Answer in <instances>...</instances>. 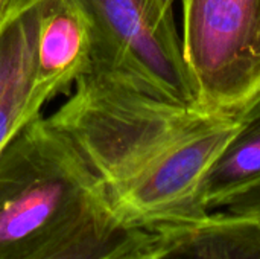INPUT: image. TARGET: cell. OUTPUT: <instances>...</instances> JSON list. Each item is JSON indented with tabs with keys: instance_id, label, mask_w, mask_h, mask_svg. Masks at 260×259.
Wrapping results in <instances>:
<instances>
[{
	"instance_id": "cell-9",
	"label": "cell",
	"mask_w": 260,
	"mask_h": 259,
	"mask_svg": "<svg viewBox=\"0 0 260 259\" xmlns=\"http://www.w3.org/2000/svg\"><path fill=\"white\" fill-rule=\"evenodd\" d=\"M35 2L29 0L20 15L0 37V95L14 73L35 27Z\"/></svg>"
},
{
	"instance_id": "cell-1",
	"label": "cell",
	"mask_w": 260,
	"mask_h": 259,
	"mask_svg": "<svg viewBox=\"0 0 260 259\" xmlns=\"http://www.w3.org/2000/svg\"><path fill=\"white\" fill-rule=\"evenodd\" d=\"M111 209L101 179L41 114L0 153V259L27 255Z\"/></svg>"
},
{
	"instance_id": "cell-2",
	"label": "cell",
	"mask_w": 260,
	"mask_h": 259,
	"mask_svg": "<svg viewBox=\"0 0 260 259\" xmlns=\"http://www.w3.org/2000/svg\"><path fill=\"white\" fill-rule=\"evenodd\" d=\"M241 114V113H239ZM239 114H201L139 172L108 192L126 226L165 232L206 220V177L239 125Z\"/></svg>"
},
{
	"instance_id": "cell-5",
	"label": "cell",
	"mask_w": 260,
	"mask_h": 259,
	"mask_svg": "<svg viewBox=\"0 0 260 259\" xmlns=\"http://www.w3.org/2000/svg\"><path fill=\"white\" fill-rule=\"evenodd\" d=\"M93 67L88 20L75 0H37L32 47V90L46 104Z\"/></svg>"
},
{
	"instance_id": "cell-4",
	"label": "cell",
	"mask_w": 260,
	"mask_h": 259,
	"mask_svg": "<svg viewBox=\"0 0 260 259\" xmlns=\"http://www.w3.org/2000/svg\"><path fill=\"white\" fill-rule=\"evenodd\" d=\"M75 2L91 29V72L116 76L181 108L204 113L177 24H158L148 0Z\"/></svg>"
},
{
	"instance_id": "cell-7",
	"label": "cell",
	"mask_w": 260,
	"mask_h": 259,
	"mask_svg": "<svg viewBox=\"0 0 260 259\" xmlns=\"http://www.w3.org/2000/svg\"><path fill=\"white\" fill-rule=\"evenodd\" d=\"M158 259H260V224L213 211L180 229Z\"/></svg>"
},
{
	"instance_id": "cell-6",
	"label": "cell",
	"mask_w": 260,
	"mask_h": 259,
	"mask_svg": "<svg viewBox=\"0 0 260 259\" xmlns=\"http://www.w3.org/2000/svg\"><path fill=\"white\" fill-rule=\"evenodd\" d=\"M175 231L131 227L108 209L58 240L15 259H134L161 244Z\"/></svg>"
},
{
	"instance_id": "cell-8",
	"label": "cell",
	"mask_w": 260,
	"mask_h": 259,
	"mask_svg": "<svg viewBox=\"0 0 260 259\" xmlns=\"http://www.w3.org/2000/svg\"><path fill=\"white\" fill-rule=\"evenodd\" d=\"M260 180V93L239 114L229 145L210 168L203 198L209 212L235 192Z\"/></svg>"
},
{
	"instance_id": "cell-10",
	"label": "cell",
	"mask_w": 260,
	"mask_h": 259,
	"mask_svg": "<svg viewBox=\"0 0 260 259\" xmlns=\"http://www.w3.org/2000/svg\"><path fill=\"white\" fill-rule=\"evenodd\" d=\"M215 211H222L236 217L251 218L260 224V180L230 195Z\"/></svg>"
},
{
	"instance_id": "cell-11",
	"label": "cell",
	"mask_w": 260,
	"mask_h": 259,
	"mask_svg": "<svg viewBox=\"0 0 260 259\" xmlns=\"http://www.w3.org/2000/svg\"><path fill=\"white\" fill-rule=\"evenodd\" d=\"M174 3L175 0H148V6H149L152 18L161 26L175 24Z\"/></svg>"
},
{
	"instance_id": "cell-13",
	"label": "cell",
	"mask_w": 260,
	"mask_h": 259,
	"mask_svg": "<svg viewBox=\"0 0 260 259\" xmlns=\"http://www.w3.org/2000/svg\"><path fill=\"white\" fill-rule=\"evenodd\" d=\"M181 229H183V227H181ZM178 231H180V229H177V231H175V232H174V234H172V235H171V237H169L168 240H165V241H163L161 244L155 246L154 249L148 250L146 253H143V255H140V256H137V258H134V259H158V258H160V255L163 253V250L166 249V246H168V244H169V243L172 241V238H174V237L177 235V232H178Z\"/></svg>"
},
{
	"instance_id": "cell-3",
	"label": "cell",
	"mask_w": 260,
	"mask_h": 259,
	"mask_svg": "<svg viewBox=\"0 0 260 259\" xmlns=\"http://www.w3.org/2000/svg\"><path fill=\"white\" fill-rule=\"evenodd\" d=\"M181 47L206 114H239L260 93V0H183Z\"/></svg>"
},
{
	"instance_id": "cell-12",
	"label": "cell",
	"mask_w": 260,
	"mask_h": 259,
	"mask_svg": "<svg viewBox=\"0 0 260 259\" xmlns=\"http://www.w3.org/2000/svg\"><path fill=\"white\" fill-rule=\"evenodd\" d=\"M29 0H0V37L20 15Z\"/></svg>"
}]
</instances>
